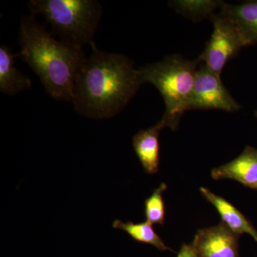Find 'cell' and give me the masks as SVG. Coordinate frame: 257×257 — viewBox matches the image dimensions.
Masks as SVG:
<instances>
[{
	"label": "cell",
	"instance_id": "6da1fadb",
	"mask_svg": "<svg viewBox=\"0 0 257 257\" xmlns=\"http://www.w3.org/2000/svg\"><path fill=\"white\" fill-rule=\"evenodd\" d=\"M91 47L74 79L71 101L82 116L108 119L122 111L143 84L133 60L99 50L94 43Z\"/></svg>",
	"mask_w": 257,
	"mask_h": 257
},
{
	"label": "cell",
	"instance_id": "7a4b0ae2",
	"mask_svg": "<svg viewBox=\"0 0 257 257\" xmlns=\"http://www.w3.org/2000/svg\"><path fill=\"white\" fill-rule=\"evenodd\" d=\"M18 56L38 76L45 90L57 101H72L74 79L86 57L81 49L69 46L47 32L35 15L20 23Z\"/></svg>",
	"mask_w": 257,
	"mask_h": 257
},
{
	"label": "cell",
	"instance_id": "3957f363",
	"mask_svg": "<svg viewBox=\"0 0 257 257\" xmlns=\"http://www.w3.org/2000/svg\"><path fill=\"white\" fill-rule=\"evenodd\" d=\"M200 63L199 58L188 60L177 55L138 69L143 84H153L163 97L165 111L160 121L165 127L172 131L178 128L184 113L187 111Z\"/></svg>",
	"mask_w": 257,
	"mask_h": 257
},
{
	"label": "cell",
	"instance_id": "277c9868",
	"mask_svg": "<svg viewBox=\"0 0 257 257\" xmlns=\"http://www.w3.org/2000/svg\"><path fill=\"white\" fill-rule=\"evenodd\" d=\"M32 15H42L52 27V35L69 46L82 50L92 43L102 8L94 0H32Z\"/></svg>",
	"mask_w": 257,
	"mask_h": 257
},
{
	"label": "cell",
	"instance_id": "5b68a950",
	"mask_svg": "<svg viewBox=\"0 0 257 257\" xmlns=\"http://www.w3.org/2000/svg\"><path fill=\"white\" fill-rule=\"evenodd\" d=\"M213 32L199 60L214 73L221 76L225 66L244 47L237 29L227 18L216 13L210 19Z\"/></svg>",
	"mask_w": 257,
	"mask_h": 257
},
{
	"label": "cell",
	"instance_id": "8992f818",
	"mask_svg": "<svg viewBox=\"0 0 257 257\" xmlns=\"http://www.w3.org/2000/svg\"><path fill=\"white\" fill-rule=\"evenodd\" d=\"M241 108V104L235 100L224 87L221 76L214 73L204 64H200L196 75L187 111L219 109L227 112H235Z\"/></svg>",
	"mask_w": 257,
	"mask_h": 257
},
{
	"label": "cell",
	"instance_id": "52a82bcc",
	"mask_svg": "<svg viewBox=\"0 0 257 257\" xmlns=\"http://www.w3.org/2000/svg\"><path fill=\"white\" fill-rule=\"evenodd\" d=\"M239 237L221 221L198 230L192 245L199 257H239Z\"/></svg>",
	"mask_w": 257,
	"mask_h": 257
},
{
	"label": "cell",
	"instance_id": "ba28073f",
	"mask_svg": "<svg viewBox=\"0 0 257 257\" xmlns=\"http://www.w3.org/2000/svg\"><path fill=\"white\" fill-rule=\"evenodd\" d=\"M211 175L214 180L231 179L257 190V149L245 147L234 160L213 169Z\"/></svg>",
	"mask_w": 257,
	"mask_h": 257
},
{
	"label": "cell",
	"instance_id": "9c48e42d",
	"mask_svg": "<svg viewBox=\"0 0 257 257\" xmlns=\"http://www.w3.org/2000/svg\"><path fill=\"white\" fill-rule=\"evenodd\" d=\"M218 13L234 24L245 47L257 44V1L237 5L223 3Z\"/></svg>",
	"mask_w": 257,
	"mask_h": 257
},
{
	"label": "cell",
	"instance_id": "30bf717a",
	"mask_svg": "<svg viewBox=\"0 0 257 257\" xmlns=\"http://www.w3.org/2000/svg\"><path fill=\"white\" fill-rule=\"evenodd\" d=\"M165 128L160 121L152 127L140 130L134 136V150L147 175L157 173L160 169V134Z\"/></svg>",
	"mask_w": 257,
	"mask_h": 257
},
{
	"label": "cell",
	"instance_id": "8fae6325",
	"mask_svg": "<svg viewBox=\"0 0 257 257\" xmlns=\"http://www.w3.org/2000/svg\"><path fill=\"white\" fill-rule=\"evenodd\" d=\"M201 194L216 208L222 222L233 232L238 235L248 234L257 242V231L242 213L224 198L214 194L210 190L201 187Z\"/></svg>",
	"mask_w": 257,
	"mask_h": 257
},
{
	"label": "cell",
	"instance_id": "7c38bea8",
	"mask_svg": "<svg viewBox=\"0 0 257 257\" xmlns=\"http://www.w3.org/2000/svg\"><path fill=\"white\" fill-rule=\"evenodd\" d=\"M16 56L10 47H0V91L9 95L30 89L32 86L31 79L15 67Z\"/></svg>",
	"mask_w": 257,
	"mask_h": 257
},
{
	"label": "cell",
	"instance_id": "4fadbf2b",
	"mask_svg": "<svg viewBox=\"0 0 257 257\" xmlns=\"http://www.w3.org/2000/svg\"><path fill=\"white\" fill-rule=\"evenodd\" d=\"M112 226L114 229L123 230L131 236L132 239L138 242L152 245L160 251H174L164 243L154 229L152 224L148 221L136 224L132 221L123 222L122 221L116 219L113 222Z\"/></svg>",
	"mask_w": 257,
	"mask_h": 257
},
{
	"label": "cell",
	"instance_id": "5bb4252c",
	"mask_svg": "<svg viewBox=\"0 0 257 257\" xmlns=\"http://www.w3.org/2000/svg\"><path fill=\"white\" fill-rule=\"evenodd\" d=\"M222 3L215 1H178L172 3V5L179 13L192 20H210L216 14L215 10L220 9Z\"/></svg>",
	"mask_w": 257,
	"mask_h": 257
},
{
	"label": "cell",
	"instance_id": "9a60e30c",
	"mask_svg": "<svg viewBox=\"0 0 257 257\" xmlns=\"http://www.w3.org/2000/svg\"><path fill=\"white\" fill-rule=\"evenodd\" d=\"M167 189V185L162 183L154 190L150 197L145 201V215L147 221L151 224L163 226L165 222L166 207L163 193Z\"/></svg>",
	"mask_w": 257,
	"mask_h": 257
},
{
	"label": "cell",
	"instance_id": "2e32d148",
	"mask_svg": "<svg viewBox=\"0 0 257 257\" xmlns=\"http://www.w3.org/2000/svg\"><path fill=\"white\" fill-rule=\"evenodd\" d=\"M177 257H199L192 245L182 244Z\"/></svg>",
	"mask_w": 257,
	"mask_h": 257
},
{
	"label": "cell",
	"instance_id": "e0dca14e",
	"mask_svg": "<svg viewBox=\"0 0 257 257\" xmlns=\"http://www.w3.org/2000/svg\"><path fill=\"white\" fill-rule=\"evenodd\" d=\"M254 115H255V116H256V117L257 118V109H256V110L255 111Z\"/></svg>",
	"mask_w": 257,
	"mask_h": 257
}]
</instances>
